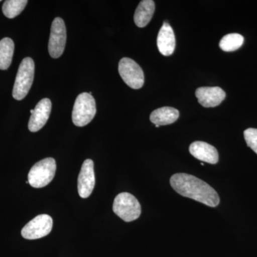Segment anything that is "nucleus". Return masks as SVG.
Masks as SVG:
<instances>
[{"mask_svg":"<svg viewBox=\"0 0 257 257\" xmlns=\"http://www.w3.org/2000/svg\"><path fill=\"white\" fill-rule=\"evenodd\" d=\"M170 184L176 192L211 207L219 205L220 199L210 185L188 174H175L171 177Z\"/></svg>","mask_w":257,"mask_h":257,"instance_id":"obj_1","label":"nucleus"},{"mask_svg":"<svg viewBox=\"0 0 257 257\" xmlns=\"http://www.w3.org/2000/svg\"><path fill=\"white\" fill-rule=\"evenodd\" d=\"M35 62L30 57L22 61L13 87V96L16 100H22L28 95L34 81Z\"/></svg>","mask_w":257,"mask_h":257,"instance_id":"obj_2","label":"nucleus"},{"mask_svg":"<svg viewBox=\"0 0 257 257\" xmlns=\"http://www.w3.org/2000/svg\"><path fill=\"white\" fill-rule=\"evenodd\" d=\"M57 165L55 159L45 158L35 164L28 174V182L34 188H42L52 182Z\"/></svg>","mask_w":257,"mask_h":257,"instance_id":"obj_3","label":"nucleus"},{"mask_svg":"<svg viewBox=\"0 0 257 257\" xmlns=\"http://www.w3.org/2000/svg\"><path fill=\"white\" fill-rule=\"evenodd\" d=\"M113 211L126 222L138 219L141 214V205L137 198L127 192L120 193L115 197Z\"/></svg>","mask_w":257,"mask_h":257,"instance_id":"obj_4","label":"nucleus"},{"mask_svg":"<svg viewBox=\"0 0 257 257\" xmlns=\"http://www.w3.org/2000/svg\"><path fill=\"white\" fill-rule=\"evenodd\" d=\"M96 112V102L92 94L82 93L79 94L74 102L72 121L76 126H86L92 121Z\"/></svg>","mask_w":257,"mask_h":257,"instance_id":"obj_5","label":"nucleus"},{"mask_svg":"<svg viewBox=\"0 0 257 257\" xmlns=\"http://www.w3.org/2000/svg\"><path fill=\"white\" fill-rule=\"evenodd\" d=\"M119 73L123 81L134 89L143 87L145 75L143 69L132 59L124 57L120 60Z\"/></svg>","mask_w":257,"mask_h":257,"instance_id":"obj_6","label":"nucleus"},{"mask_svg":"<svg viewBox=\"0 0 257 257\" xmlns=\"http://www.w3.org/2000/svg\"><path fill=\"white\" fill-rule=\"evenodd\" d=\"M67 41V30L64 20L57 18L52 22L51 27L49 53L52 58H59L63 54Z\"/></svg>","mask_w":257,"mask_h":257,"instance_id":"obj_7","label":"nucleus"},{"mask_svg":"<svg viewBox=\"0 0 257 257\" xmlns=\"http://www.w3.org/2000/svg\"><path fill=\"white\" fill-rule=\"evenodd\" d=\"M53 221L48 214H40L32 219L22 229V236L25 239L34 240L47 236L52 229Z\"/></svg>","mask_w":257,"mask_h":257,"instance_id":"obj_8","label":"nucleus"},{"mask_svg":"<svg viewBox=\"0 0 257 257\" xmlns=\"http://www.w3.org/2000/svg\"><path fill=\"white\" fill-rule=\"evenodd\" d=\"M95 186L94 162L92 160H86L82 164L78 177L79 195L83 199L89 197Z\"/></svg>","mask_w":257,"mask_h":257,"instance_id":"obj_9","label":"nucleus"},{"mask_svg":"<svg viewBox=\"0 0 257 257\" xmlns=\"http://www.w3.org/2000/svg\"><path fill=\"white\" fill-rule=\"evenodd\" d=\"M52 110V102L50 99L45 98L37 103L33 113L29 121L28 128L32 133H36L41 130L50 117Z\"/></svg>","mask_w":257,"mask_h":257,"instance_id":"obj_10","label":"nucleus"},{"mask_svg":"<svg viewBox=\"0 0 257 257\" xmlns=\"http://www.w3.org/2000/svg\"><path fill=\"white\" fill-rule=\"evenodd\" d=\"M199 104L204 107H215L226 97V93L220 87H204L198 88L195 92Z\"/></svg>","mask_w":257,"mask_h":257,"instance_id":"obj_11","label":"nucleus"},{"mask_svg":"<svg viewBox=\"0 0 257 257\" xmlns=\"http://www.w3.org/2000/svg\"><path fill=\"white\" fill-rule=\"evenodd\" d=\"M189 152L197 160L215 165L219 162V154L215 147L204 142H194L189 147Z\"/></svg>","mask_w":257,"mask_h":257,"instance_id":"obj_12","label":"nucleus"},{"mask_svg":"<svg viewBox=\"0 0 257 257\" xmlns=\"http://www.w3.org/2000/svg\"><path fill=\"white\" fill-rule=\"evenodd\" d=\"M175 46V35L173 29L167 21H165L157 37L158 50L162 55L170 56L173 54Z\"/></svg>","mask_w":257,"mask_h":257,"instance_id":"obj_13","label":"nucleus"},{"mask_svg":"<svg viewBox=\"0 0 257 257\" xmlns=\"http://www.w3.org/2000/svg\"><path fill=\"white\" fill-rule=\"evenodd\" d=\"M155 11V3L152 0H143L135 11L134 20L139 28H145L150 22Z\"/></svg>","mask_w":257,"mask_h":257,"instance_id":"obj_14","label":"nucleus"},{"mask_svg":"<svg viewBox=\"0 0 257 257\" xmlns=\"http://www.w3.org/2000/svg\"><path fill=\"white\" fill-rule=\"evenodd\" d=\"M179 116V111L171 106H164L152 111L150 121L155 125L163 126L175 122Z\"/></svg>","mask_w":257,"mask_h":257,"instance_id":"obj_15","label":"nucleus"},{"mask_svg":"<svg viewBox=\"0 0 257 257\" xmlns=\"http://www.w3.org/2000/svg\"><path fill=\"white\" fill-rule=\"evenodd\" d=\"M15 44L12 39L5 37L0 40V69L7 70L11 65L14 55Z\"/></svg>","mask_w":257,"mask_h":257,"instance_id":"obj_16","label":"nucleus"},{"mask_svg":"<svg viewBox=\"0 0 257 257\" xmlns=\"http://www.w3.org/2000/svg\"><path fill=\"white\" fill-rule=\"evenodd\" d=\"M244 39L242 35L231 33L225 35L219 42V47L224 52H234L242 46Z\"/></svg>","mask_w":257,"mask_h":257,"instance_id":"obj_17","label":"nucleus"},{"mask_svg":"<svg viewBox=\"0 0 257 257\" xmlns=\"http://www.w3.org/2000/svg\"><path fill=\"white\" fill-rule=\"evenodd\" d=\"M28 3L27 0H7L3 4V14L8 18H16L23 11Z\"/></svg>","mask_w":257,"mask_h":257,"instance_id":"obj_18","label":"nucleus"},{"mask_svg":"<svg viewBox=\"0 0 257 257\" xmlns=\"http://www.w3.org/2000/svg\"><path fill=\"white\" fill-rule=\"evenodd\" d=\"M243 136L248 147L257 155V128H247L243 133Z\"/></svg>","mask_w":257,"mask_h":257,"instance_id":"obj_19","label":"nucleus"},{"mask_svg":"<svg viewBox=\"0 0 257 257\" xmlns=\"http://www.w3.org/2000/svg\"><path fill=\"white\" fill-rule=\"evenodd\" d=\"M33 111H34V109H31V110H30V113H31V114H32V113H33Z\"/></svg>","mask_w":257,"mask_h":257,"instance_id":"obj_20","label":"nucleus"}]
</instances>
